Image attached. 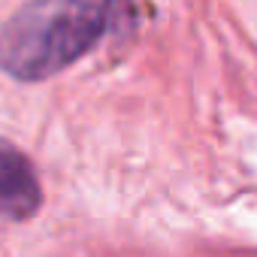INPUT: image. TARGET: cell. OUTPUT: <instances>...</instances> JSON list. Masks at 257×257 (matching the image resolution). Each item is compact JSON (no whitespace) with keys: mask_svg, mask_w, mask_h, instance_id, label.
Returning <instances> with one entry per match:
<instances>
[{"mask_svg":"<svg viewBox=\"0 0 257 257\" xmlns=\"http://www.w3.org/2000/svg\"><path fill=\"white\" fill-rule=\"evenodd\" d=\"M134 19V0H28L0 25V70L46 82Z\"/></svg>","mask_w":257,"mask_h":257,"instance_id":"1","label":"cell"},{"mask_svg":"<svg viewBox=\"0 0 257 257\" xmlns=\"http://www.w3.org/2000/svg\"><path fill=\"white\" fill-rule=\"evenodd\" d=\"M43 203V188L31 158L0 137V215L10 221H28Z\"/></svg>","mask_w":257,"mask_h":257,"instance_id":"2","label":"cell"}]
</instances>
